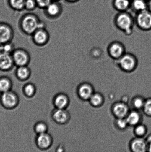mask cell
<instances>
[{
	"instance_id": "cell-12",
	"label": "cell",
	"mask_w": 151,
	"mask_h": 152,
	"mask_svg": "<svg viewBox=\"0 0 151 152\" xmlns=\"http://www.w3.org/2000/svg\"><path fill=\"white\" fill-rule=\"evenodd\" d=\"M1 101L6 108H12L17 106L19 98L16 93L10 90L3 93Z\"/></svg>"
},
{
	"instance_id": "cell-30",
	"label": "cell",
	"mask_w": 151,
	"mask_h": 152,
	"mask_svg": "<svg viewBox=\"0 0 151 152\" xmlns=\"http://www.w3.org/2000/svg\"><path fill=\"white\" fill-rule=\"evenodd\" d=\"M142 111L146 116L151 118V97L146 99Z\"/></svg>"
},
{
	"instance_id": "cell-29",
	"label": "cell",
	"mask_w": 151,
	"mask_h": 152,
	"mask_svg": "<svg viewBox=\"0 0 151 152\" xmlns=\"http://www.w3.org/2000/svg\"><path fill=\"white\" fill-rule=\"evenodd\" d=\"M34 129L38 134H40L47 132L48 126L46 124L43 122H38L35 125Z\"/></svg>"
},
{
	"instance_id": "cell-25",
	"label": "cell",
	"mask_w": 151,
	"mask_h": 152,
	"mask_svg": "<svg viewBox=\"0 0 151 152\" xmlns=\"http://www.w3.org/2000/svg\"><path fill=\"white\" fill-rule=\"evenodd\" d=\"M9 7L13 10L21 11L25 10V0H9Z\"/></svg>"
},
{
	"instance_id": "cell-38",
	"label": "cell",
	"mask_w": 151,
	"mask_h": 152,
	"mask_svg": "<svg viewBox=\"0 0 151 152\" xmlns=\"http://www.w3.org/2000/svg\"><path fill=\"white\" fill-rule=\"evenodd\" d=\"M54 1H60V0H53Z\"/></svg>"
},
{
	"instance_id": "cell-5",
	"label": "cell",
	"mask_w": 151,
	"mask_h": 152,
	"mask_svg": "<svg viewBox=\"0 0 151 152\" xmlns=\"http://www.w3.org/2000/svg\"><path fill=\"white\" fill-rule=\"evenodd\" d=\"M106 52L109 57L113 61H115L120 58L126 53V48L122 42L114 41L108 45Z\"/></svg>"
},
{
	"instance_id": "cell-21",
	"label": "cell",
	"mask_w": 151,
	"mask_h": 152,
	"mask_svg": "<svg viewBox=\"0 0 151 152\" xmlns=\"http://www.w3.org/2000/svg\"><path fill=\"white\" fill-rule=\"evenodd\" d=\"M88 101L91 106L95 108H100L104 103V96L100 92H95Z\"/></svg>"
},
{
	"instance_id": "cell-32",
	"label": "cell",
	"mask_w": 151,
	"mask_h": 152,
	"mask_svg": "<svg viewBox=\"0 0 151 152\" xmlns=\"http://www.w3.org/2000/svg\"><path fill=\"white\" fill-rule=\"evenodd\" d=\"M15 49L14 45L12 42L3 44V52L12 54Z\"/></svg>"
},
{
	"instance_id": "cell-24",
	"label": "cell",
	"mask_w": 151,
	"mask_h": 152,
	"mask_svg": "<svg viewBox=\"0 0 151 152\" xmlns=\"http://www.w3.org/2000/svg\"><path fill=\"white\" fill-rule=\"evenodd\" d=\"M134 133L136 137L144 138L147 134L148 132L147 126L141 123L134 126Z\"/></svg>"
},
{
	"instance_id": "cell-20",
	"label": "cell",
	"mask_w": 151,
	"mask_h": 152,
	"mask_svg": "<svg viewBox=\"0 0 151 152\" xmlns=\"http://www.w3.org/2000/svg\"><path fill=\"white\" fill-rule=\"evenodd\" d=\"M131 0H112V7L118 12L128 11L131 9Z\"/></svg>"
},
{
	"instance_id": "cell-28",
	"label": "cell",
	"mask_w": 151,
	"mask_h": 152,
	"mask_svg": "<svg viewBox=\"0 0 151 152\" xmlns=\"http://www.w3.org/2000/svg\"><path fill=\"white\" fill-rule=\"evenodd\" d=\"M23 92L25 95L28 97H31L35 95L36 91L35 85L32 83L26 84L23 87Z\"/></svg>"
},
{
	"instance_id": "cell-27",
	"label": "cell",
	"mask_w": 151,
	"mask_h": 152,
	"mask_svg": "<svg viewBox=\"0 0 151 152\" xmlns=\"http://www.w3.org/2000/svg\"><path fill=\"white\" fill-rule=\"evenodd\" d=\"M114 124L117 129L121 131L125 130L129 126L126 118H115Z\"/></svg>"
},
{
	"instance_id": "cell-16",
	"label": "cell",
	"mask_w": 151,
	"mask_h": 152,
	"mask_svg": "<svg viewBox=\"0 0 151 152\" xmlns=\"http://www.w3.org/2000/svg\"><path fill=\"white\" fill-rule=\"evenodd\" d=\"M52 142V138L47 132L38 134L36 138L37 145L41 149L45 150L50 148Z\"/></svg>"
},
{
	"instance_id": "cell-10",
	"label": "cell",
	"mask_w": 151,
	"mask_h": 152,
	"mask_svg": "<svg viewBox=\"0 0 151 152\" xmlns=\"http://www.w3.org/2000/svg\"><path fill=\"white\" fill-rule=\"evenodd\" d=\"M44 10V14L47 17L50 19H56L61 15L63 9L59 1H53Z\"/></svg>"
},
{
	"instance_id": "cell-37",
	"label": "cell",
	"mask_w": 151,
	"mask_h": 152,
	"mask_svg": "<svg viewBox=\"0 0 151 152\" xmlns=\"http://www.w3.org/2000/svg\"><path fill=\"white\" fill-rule=\"evenodd\" d=\"M147 151L151 152V144L148 145V146Z\"/></svg>"
},
{
	"instance_id": "cell-4",
	"label": "cell",
	"mask_w": 151,
	"mask_h": 152,
	"mask_svg": "<svg viewBox=\"0 0 151 152\" xmlns=\"http://www.w3.org/2000/svg\"><path fill=\"white\" fill-rule=\"evenodd\" d=\"M135 26L143 32L151 31V10L150 9L135 14Z\"/></svg>"
},
{
	"instance_id": "cell-23",
	"label": "cell",
	"mask_w": 151,
	"mask_h": 152,
	"mask_svg": "<svg viewBox=\"0 0 151 152\" xmlns=\"http://www.w3.org/2000/svg\"><path fill=\"white\" fill-rule=\"evenodd\" d=\"M146 98L141 95H136L132 98L131 102V106L133 109L142 110L144 107Z\"/></svg>"
},
{
	"instance_id": "cell-34",
	"label": "cell",
	"mask_w": 151,
	"mask_h": 152,
	"mask_svg": "<svg viewBox=\"0 0 151 152\" xmlns=\"http://www.w3.org/2000/svg\"><path fill=\"white\" fill-rule=\"evenodd\" d=\"M129 98L128 95H124L121 98V101H122L128 104L129 102Z\"/></svg>"
},
{
	"instance_id": "cell-6",
	"label": "cell",
	"mask_w": 151,
	"mask_h": 152,
	"mask_svg": "<svg viewBox=\"0 0 151 152\" xmlns=\"http://www.w3.org/2000/svg\"><path fill=\"white\" fill-rule=\"evenodd\" d=\"M11 54L15 66L17 67L28 66L30 63V55L25 49H15Z\"/></svg>"
},
{
	"instance_id": "cell-11",
	"label": "cell",
	"mask_w": 151,
	"mask_h": 152,
	"mask_svg": "<svg viewBox=\"0 0 151 152\" xmlns=\"http://www.w3.org/2000/svg\"><path fill=\"white\" fill-rule=\"evenodd\" d=\"M14 31L10 25L0 23V44H4L12 42L14 36Z\"/></svg>"
},
{
	"instance_id": "cell-3",
	"label": "cell",
	"mask_w": 151,
	"mask_h": 152,
	"mask_svg": "<svg viewBox=\"0 0 151 152\" xmlns=\"http://www.w3.org/2000/svg\"><path fill=\"white\" fill-rule=\"evenodd\" d=\"M121 71L127 73H131L137 69L139 65L138 58L135 54L126 52L118 60L114 61Z\"/></svg>"
},
{
	"instance_id": "cell-9",
	"label": "cell",
	"mask_w": 151,
	"mask_h": 152,
	"mask_svg": "<svg viewBox=\"0 0 151 152\" xmlns=\"http://www.w3.org/2000/svg\"><path fill=\"white\" fill-rule=\"evenodd\" d=\"M95 92L94 86L88 82H83L80 83L77 89L78 97L84 101H88Z\"/></svg>"
},
{
	"instance_id": "cell-2",
	"label": "cell",
	"mask_w": 151,
	"mask_h": 152,
	"mask_svg": "<svg viewBox=\"0 0 151 152\" xmlns=\"http://www.w3.org/2000/svg\"><path fill=\"white\" fill-rule=\"evenodd\" d=\"M20 30L27 35H32L39 28H46V24L34 13H29L23 15L19 21Z\"/></svg>"
},
{
	"instance_id": "cell-33",
	"label": "cell",
	"mask_w": 151,
	"mask_h": 152,
	"mask_svg": "<svg viewBox=\"0 0 151 152\" xmlns=\"http://www.w3.org/2000/svg\"><path fill=\"white\" fill-rule=\"evenodd\" d=\"M38 7L44 10L52 1V0H35Z\"/></svg>"
},
{
	"instance_id": "cell-36",
	"label": "cell",
	"mask_w": 151,
	"mask_h": 152,
	"mask_svg": "<svg viewBox=\"0 0 151 152\" xmlns=\"http://www.w3.org/2000/svg\"><path fill=\"white\" fill-rule=\"evenodd\" d=\"M79 1L80 0H66L67 2L70 3H75Z\"/></svg>"
},
{
	"instance_id": "cell-14",
	"label": "cell",
	"mask_w": 151,
	"mask_h": 152,
	"mask_svg": "<svg viewBox=\"0 0 151 152\" xmlns=\"http://www.w3.org/2000/svg\"><path fill=\"white\" fill-rule=\"evenodd\" d=\"M53 120L56 123L64 124L68 123L70 119L69 113L66 109L56 108L52 114Z\"/></svg>"
},
{
	"instance_id": "cell-7",
	"label": "cell",
	"mask_w": 151,
	"mask_h": 152,
	"mask_svg": "<svg viewBox=\"0 0 151 152\" xmlns=\"http://www.w3.org/2000/svg\"><path fill=\"white\" fill-rule=\"evenodd\" d=\"M130 110L128 104L121 101L114 102L111 108L112 114L115 118H126Z\"/></svg>"
},
{
	"instance_id": "cell-26",
	"label": "cell",
	"mask_w": 151,
	"mask_h": 152,
	"mask_svg": "<svg viewBox=\"0 0 151 152\" xmlns=\"http://www.w3.org/2000/svg\"><path fill=\"white\" fill-rule=\"evenodd\" d=\"M12 87V82L9 78L3 77L0 79V91L4 92L10 91Z\"/></svg>"
},
{
	"instance_id": "cell-31",
	"label": "cell",
	"mask_w": 151,
	"mask_h": 152,
	"mask_svg": "<svg viewBox=\"0 0 151 152\" xmlns=\"http://www.w3.org/2000/svg\"><path fill=\"white\" fill-rule=\"evenodd\" d=\"M38 7L35 0H25V10L28 11H32Z\"/></svg>"
},
{
	"instance_id": "cell-13",
	"label": "cell",
	"mask_w": 151,
	"mask_h": 152,
	"mask_svg": "<svg viewBox=\"0 0 151 152\" xmlns=\"http://www.w3.org/2000/svg\"><path fill=\"white\" fill-rule=\"evenodd\" d=\"M148 146L144 138L136 137L130 141L129 143V149L133 152H145L147 151Z\"/></svg>"
},
{
	"instance_id": "cell-1",
	"label": "cell",
	"mask_w": 151,
	"mask_h": 152,
	"mask_svg": "<svg viewBox=\"0 0 151 152\" xmlns=\"http://www.w3.org/2000/svg\"><path fill=\"white\" fill-rule=\"evenodd\" d=\"M113 23L117 29L127 36H130L134 33V16L128 11L117 13L113 18Z\"/></svg>"
},
{
	"instance_id": "cell-18",
	"label": "cell",
	"mask_w": 151,
	"mask_h": 152,
	"mask_svg": "<svg viewBox=\"0 0 151 152\" xmlns=\"http://www.w3.org/2000/svg\"><path fill=\"white\" fill-rule=\"evenodd\" d=\"M149 4L146 0H131L130 10L136 14L150 9Z\"/></svg>"
},
{
	"instance_id": "cell-15",
	"label": "cell",
	"mask_w": 151,
	"mask_h": 152,
	"mask_svg": "<svg viewBox=\"0 0 151 152\" xmlns=\"http://www.w3.org/2000/svg\"><path fill=\"white\" fill-rule=\"evenodd\" d=\"M15 66L11 54L1 52L0 53V69L8 71Z\"/></svg>"
},
{
	"instance_id": "cell-39",
	"label": "cell",
	"mask_w": 151,
	"mask_h": 152,
	"mask_svg": "<svg viewBox=\"0 0 151 152\" xmlns=\"http://www.w3.org/2000/svg\"><path fill=\"white\" fill-rule=\"evenodd\" d=\"M146 1H148L149 2H150L151 1V0H146Z\"/></svg>"
},
{
	"instance_id": "cell-19",
	"label": "cell",
	"mask_w": 151,
	"mask_h": 152,
	"mask_svg": "<svg viewBox=\"0 0 151 152\" xmlns=\"http://www.w3.org/2000/svg\"><path fill=\"white\" fill-rule=\"evenodd\" d=\"M53 103L56 108L66 109L69 103V98L66 94L59 93L54 97Z\"/></svg>"
},
{
	"instance_id": "cell-22",
	"label": "cell",
	"mask_w": 151,
	"mask_h": 152,
	"mask_svg": "<svg viewBox=\"0 0 151 152\" xmlns=\"http://www.w3.org/2000/svg\"><path fill=\"white\" fill-rule=\"evenodd\" d=\"M30 69L28 66L17 67L16 74L17 78L21 80H25L29 78L31 75Z\"/></svg>"
},
{
	"instance_id": "cell-8",
	"label": "cell",
	"mask_w": 151,
	"mask_h": 152,
	"mask_svg": "<svg viewBox=\"0 0 151 152\" xmlns=\"http://www.w3.org/2000/svg\"><path fill=\"white\" fill-rule=\"evenodd\" d=\"M33 42L38 47H44L49 41L50 35L46 28H39L31 35Z\"/></svg>"
},
{
	"instance_id": "cell-17",
	"label": "cell",
	"mask_w": 151,
	"mask_h": 152,
	"mask_svg": "<svg viewBox=\"0 0 151 152\" xmlns=\"http://www.w3.org/2000/svg\"><path fill=\"white\" fill-rule=\"evenodd\" d=\"M129 126H134L142 123L143 120L142 115L140 111L132 109L130 110L126 117Z\"/></svg>"
},
{
	"instance_id": "cell-35",
	"label": "cell",
	"mask_w": 151,
	"mask_h": 152,
	"mask_svg": "<svg viewBox=\"0 0 151 152\" xmlns=\"http://www.w3.org/2000/svg\"><path fill=\"white\" fill-rule=\"evenodd\" d=\"M148 145L151 144V133L149 134L147 137L145 138Z\"/></svg>"
}]
</instances>
